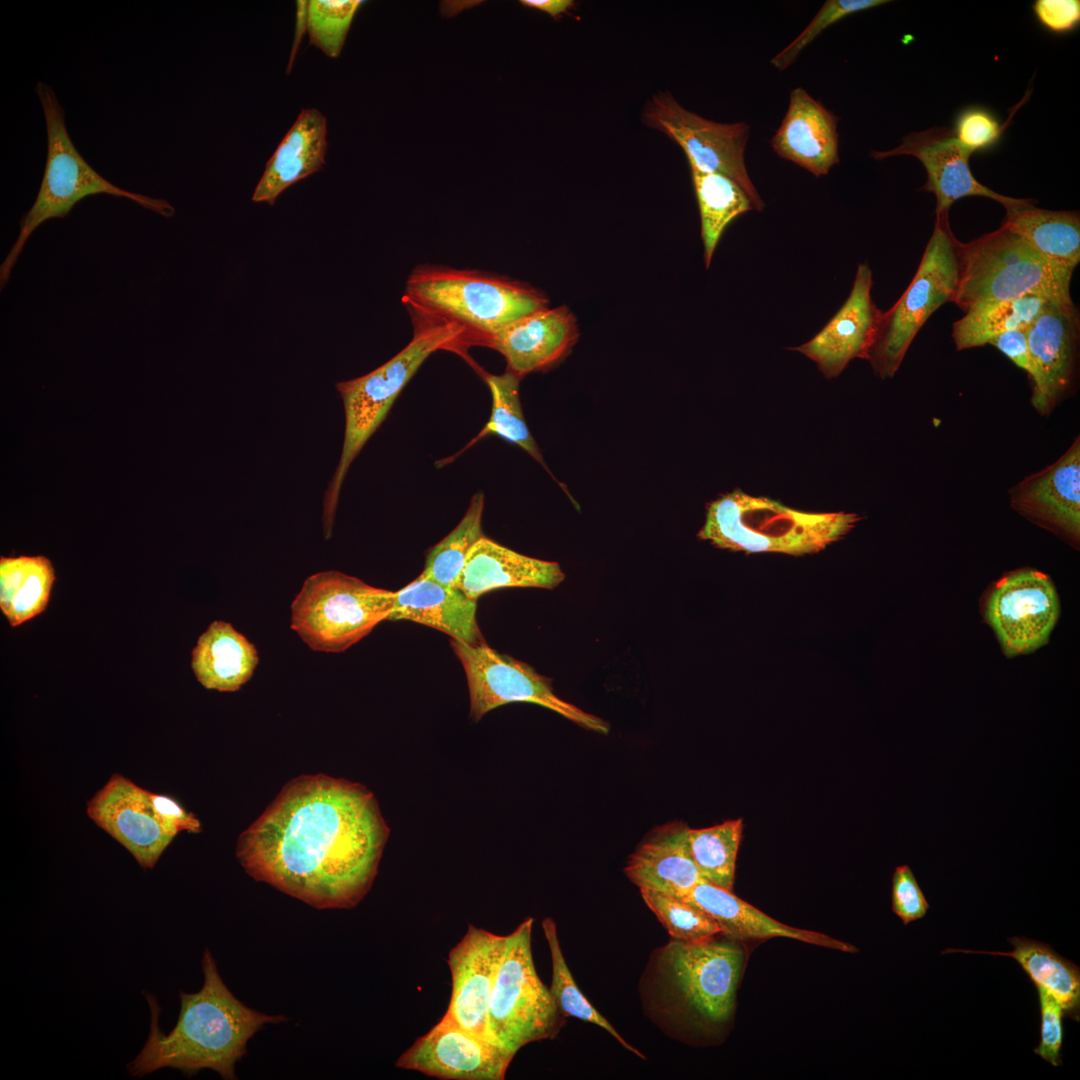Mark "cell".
I'll return each mask as SVG.
<instances>
[{"instance_id":"cell-1","label":"cell","mask_w":1080,"mask_h":1080,"mask_svg":"<svg viewBox=\"0 0 1080 1080\" xmlns=\"http://www.w3.org/2000/svg\"><path fill=\"white\" fill-rule=\"evenodd\" d=\"M390 830L364 785L324 774L290 780L238 838L253 879L317 909H350L370 890Z\"/></svg>"},{"instance_id":"cell-2","label":"cell","mask_w":1080,"mask_h":1080,"mask_svg":"<svg viewBox=\"0 0 1080 1080\" xmlns=\"http://www.w3.org/2000/svg\"><path fill=\"white\" fill-rule=\"evenodd\" d=\"M202 970L204 981L198 992H179V1016L168 1034L158 1025L161 1009L157 999L146 995L150 1031L141 1051L127 1064L129 1075L143 1077L174 1068L191 1076L211 1069L224 1079H236L235 1064L246 1054L248 1041L266 1024L285 1021L282 1015H268L239 1001L222 980L207 948Z\"/></svg>"},{"instance_id":"cell-3","label":"cell","mask_w":1080,"mask_h":1080,"mask_svg":"<svg viewBox=\"0 0 1080 1080\" xmlns=\"http://www.w3.org/2000/svg\"><path fill=\"white\" fill-rule=\"evenodd\" d=\"M410 315L444 322L462 333V353L485 346L509 323L548 307L537 288L491 272L421 264L409 274L402 298Z\"/></svg>"},{"instance_id":"cell-4","label":"cell","mask_w":1080,"mask_h":1080,"mask_svg":"<svg viewBox=\"0 0 1080 1080\" xmlns=\"http://www.w3.org/2000/svg\"><path fill=\"white\" fill-rule=\"evenodd\" d=\"M860 517L849 512H805L736 489L709 503L698 537L747 553L814 554L844 538Z\"/></svg>"},{"instance_id":"cell-5","label":"cell","mask_w":1080,"mask_h":1080,"mask_svg":"<svg viewBox=\"0 0 1080 1080\" xmlns=\"http://www.w3.org/2000/svg\"><path fill=\"white\" fill-rule=\"evenodd\" d=\"M410 316L413 338L399 353L364 376L336 384L344 405L345 433L340 460L324 496L322 520L326 539L332 534L341 487L351 463L385 419L400 392L435 351L462 352V333L458 328L438 320Z\"/></svg>"},{"instance_id":"cell-6","label":"cell","mask_w":1080,"mask_h":1080,"mask_svg":"<svg viewBox=\"0 0 1080 1080\" xmlns=\"http://www.w3.org/2000/svg\"><path fill=\"white\" fill-rule=\"evenodd\" d=\"M744 962V950L730 939H673L659 950L654 962L662 1007L694 1030L723 1027L735 1010Z\"/></svg>"},{"instance_id":"cell-7","label":"cell","mask_w":1080,"mask_h":1080,"mask_svg":"<svg viewBox=\"0 0 1080 1080\" xmlns=\"http://www.w3.org/2000/svg\"><path fill=\"white\" fill-rule=\"evenodd\" d=\"M35 90L46 125V164L35 201L22 216L17 239L0 266L1 288L7 284L32 233L49 219L66 217L77 203L88 196L108 194L126 198L163 217H171L175 213L168 201L124 190L93 169L70 139L64 110L53 89L38 81Z\"/></svg>"},{"instance_id":"cell-8","label":"cell","mask_w":1080,"mask_h":1080,"mask_svg":"<svg viewBox=\"0 0 1080 1080\" xmlns=\"http://www.w3.org/2000/svg\"><path fill=\"white\" fill-rule=\"evenodd\" d=\"M958 282L952 302L964 312L977 304L1029 295L1071 299L1073 270L1046 258L1001 226L958 243Z\"/></svg>"},{"instance_id":"cell-9","label":"cell","mask_w":1080,"mask_h":1080,"mask_svg":"<svg viewBox=\"0 0 1080 1080\" xmlns=\"http://www.w3.org/2000/svg\"><path fill=\"white\" fill-rule=\"evenodd\" d=\"M395 592L339 571L309 576L291 605V628L312 649L338 653L388 620Z\"/></svg>"},{"instance_id":"cell-10","label":"cell","mask_w":1080,"mask_h":1080,"mask_svg":"<svg viewBox=\"0 0 1080 1080\" xmlns=\"http://www.w3.org/2000/svg\"><path fill=\"white\" fill-rule=\"evenodd\" d=\"M532 925L529 917L506 935L487 1012L488 1037L513 1055L531 1042L554 1038L565 1022L535 969Z\"/></svg>"},{"instance_id":"cell-11","label":"cell","mask_w":1080,"mask_h":1080,"mask_svg":"<svg viewBox=\"0 0 1080 1080\" xmlns=\"http://www.w3.org/2000/svg\"><path fill=\"white\" fill-rule=\"evenodd\" d=\"M958 243L948 215L936 216L918 269L898 301L882 313L868 361L879 377L891 378L929 317L952 302L958 282Z\"/></svg>"},{"instance_id":"cell-12","label":"cell","mask_w":1080,"mask_h":1080,"mask_svg":"<svg viewBox=\"0 0 1080 1080\" xmlns=\"http://www.w3.org/2000/svg\"><path fill=\"white\" fill-rule=\"evenodd\" d=\"M450 645L466 675L470 716L474 721L500 706L533 703L550 709L577 725L607 734L609 724L558 697L551 680L533 667L483 643L472 646L454 639Z\"/></svg>"},{"instance_id":"cell-13","label":"cell","mask_w":1080,"mask_h":1080,"mask_svg":"<svg viewBox=\"0 0 1080 1080\" xmlns=\"http://www.w3.org/2000/svg\"><path fill=\"white\" fill-rule=\"evenodd\" d=\"M642 121L676 142L685 152L690 168L718 173L737 183L753 208L765 203L749 177L745 151L750 127L745 122L719 123L683 107L668 91L652 95L642 111Z\"/></svg>"},{"instance_id":"cell-14","label":"cell","mask_w":1080,"mask_h":1080,"mask_svg":"<svg viewBox=\"0 0 1080 1080\" xmlns=\"http://www.w3.org/2000/svg\"><path fill=\"white\" fill-rule=\"evenodd\" d=\"M1059 614V598L1049 577L1028 569L1001 579L985 608V617L1007 656L1029 653L1044 645Z\"/></svg>"},{"instance_id":"cell-15","label":"cell","mask_w":1080,"mask_h":1080,"mask_svg":"<svg viewBox=\"0 0 1080 1080\" xmlns=\"http://www.w3.org/2000/svg\"><path fill=\"white\" fill-rule=\"evenodd\" d=\"M150 791L114 773L87 803V815L125 847L143 869H152L178 834L154 808Z\"/></svg>"},{"instance_id":"cell-16","label":"cell","mask_w":1080,"mask_h":1080,"mask_svg":"<svg viewBox=\"0 0 1080 1080\" xmlns=\"http://www.w3.org/2000/svg\"><path fill=\"white\" fill-rule=\"evenodd\" d=\"M514 1056L442 1017L399 1056L396 1066L445 1080H503Z\"/></svg>"},{"instance_id":"cell-17","label":"cell","mask_w":1080,"mask_h":1080,"mask_svg":"<svg viewBox=\"0 0 1080 1080\" xmlns=\"http://www.w3.org/2000/svg\"><path fill=\"white\" fill-rule=\"evenodd\" d=\"M870 155L877 160L899 155L917 158L927 173V181L922 189L936 197V216L948 215L952 204L965 197L989 198L1005 209L1029 200L1005 196L981 184L970 169L972 153L956 140L951 129L944 127L912 132L903 138L899 146L886 151H872Z\"/></svg>"},{"instance_id":"cell-18","label":"cell","mask_w":1080,"mask_h":1080,"mask_svg":"<svg viewBox=\"0 0 1080 1080\" xmlns=\"http://www.w3.org/2000/svg\"><path fill=\"white\" fill-rule=\"evenodd\" d=\"M1026 333L1033 368L1031 402L1047 415L1069 389L1076 368L1080 319L1072 299L1052 302Z\"/></svg>"},{"instance_id":"cell-19","label":"cell","mask_w":1080,"mask_h":1080,"mask_svg":"<svg viewBox=\"0 0 1080 1080\" xmlns=\"http://www.w3.org/2000/svg\"><path fill=\"white\" fill-rule=\"evenodd\" d=\"M505 946L506 935H497L468 925L462 939L448 954L447 964L451 973L452 989L443 1018L490 1039L487 1032V1012Z\"/></svg>"},{"instance_id":"cell-20","label":"cell","mask_w":1080,"mask_h":1080,"mask_svg":"<svg viewBox=\"0 0 1080 1080\" xmlns=\"http://www.w3.org/2000/svg\"><path fill=\"white\" fill-rule=\"evenodd\" d=\"M871 287V269L861 263L841 308L812 339L793 348L814 361L826 378L837 377L855 358L869 357L883 313L872 300Z\"/></svg>"},{"instance_id":"cell-21","label":"cell","mask_w":1080,"mask_h":1080,"mask_svg":"<svg viewBox=\"0 0 1080 1080\" xmlns=\"http://www.w3.org/2000/svg\"><path fill=\"white\" fill-rule=\"evenodd\" d=\"M577 337V321L568 307H545L506 325L486 347L502 354L507 370L522 378L557 364L571 350Z\"/></svg>"},{"instance_id":"cell-22","label":"cell","mask_w":1080,"mask_h":1080,"mask_svg":"<svg viewBox=\"0 0 1080 1080\" xmlns=\"http://www.w3.org/2000/svg\"><path fill=\"white\" fill-rule=\"evenodd\" d=\"M1012 506L1074 541L1080 535V440L1011 490Z\"/></svg>"},{"instance_id":"cell-23","label":"cell","mask_w":1080,"mask_h":1080,"mask_svg":"<svg viewBox=\"0 0 1080 1080\" xmlns=\"http://www.w3.org/2000/svg\"><path fill=\"white\" fill-rule=\"evenodd\" d=\"M838 118L805 89L790 93L780 127L771 139L776 154L816 177L827 175L839 163Z\"/></svg>"},{"instance_id":"cell-24","label":"cell","mask_w":1080,"mask_h":1080,"mask_svg":"<svg viewBox=\"0 0 1080 1080\" xmlns=\"http://www.w3.org/2000/svg\"><path fill=\"white\" fill-rule=\"evenodd\" d=\"M477 601L458 586L445 585L421 574L395 591L388 620H408L443 632L456 641L476 646L485 643L476 619Z\"/></svg>"},{"instance_id":"cell-25","label":"cell","mask_w":1080,"mask_h":1080,"mask_svg":"<svg viewBox=\"0 0 1080 1080\" xmlns=\"http://www.w3.org/2000/svg\"><path fill=\"white\" fill-rule=\"evenodd\" d=\"M564 578L558 563L522 555L484 536L469 551L455 585L477 601L504 587L552 589Z\"/></svg>"},{"instance_id":"cell-26","label":"cell","mask_w":1080,"mask_h":1080,"mask_svg":"<svg viewBox=\"0 0 1080 1080\" xmlns=\"http://www.w3.org/2000/svg\"><path fill=\"white\" fill-rule=\"evenodd\" d=\"M706 912L730 939L785 937L843 952L858 949L828 935L783 924L727 890L705 879L683 899Z\"/></svg>"},{"instance_id":"cell-27","label":"cell","mask_w":1080,"mask_h":1080,"mask_svg":"<svg viewBox=\"0 0 1080 1080\" xmlns=\"http://www.w3.org/2000/svg\"><path fill=\"white\" fill-rule=\"evenodd\" d=\"M326 151V116L303 109L267 161L252 200L273 205L285 189L324 167Z\"/></svg>"},{"instance_id":"cell-28","label":"cell","mask_w":1080,"mask_h":1080,"mask_svg":"<svg viewBox=\"0 0 1080 1080\" xmlns=\"http://www.w3.org/2000/svg\"><path fill=\"white\" fill-rule=\"evenodd\" d=\"M688 827L671 823L657 828L630 856L624 869L639 889L684 899L704 878L686 841Z\"/></svg>"},{"instance_id":"cell-29","label":"cell","mask_w":1080,"mask_h":1080,"mask_svg":"<svg viewBox=\"0 0 1080 1080\" xmlns=\"http://www.w3.org/2000/svg\"><path fill=\"white\" fill-rule=\"evenodd\" d=\"M257 664L255 646L224 621L212 622L192 650V670L206 689L237 691L251 678Z\"/></svg>"},{"instance_id":"cell-30","label":"cell","mask_w":1080,"mask_h":1080,"mask_svg":"<svg viewBox=\"0 0 1080 1080\" xmlns=\"http://www.w3.org/2000/svg\"><path fill=\"white\" fill-rule=\"evenodd\" d=\"M1033 200L1006 210L1003 227L1027 241L1046 258L1070 270L1080 262L1078 212L1038 208Z\"/></svg>"},{"instance_id":"cell-31","label":"cell","mask_w":1080,"mask_h":1080,"mask_svg":"<svg viewBox=\"0 0 1080 1080\" xmlns=\"http://www.w3.org/2000/svg\"><path fill=\"white\" fill-rule=\"evenodd\" d=\"M1014 947L1008 952L946 949L942 953L963 952L1006 956L1015 959L1035 986L1050 992L1061 1005L1064 1015L1078 1021L1080 1011V970L1056 953L1049 945L1024 937H1012Z\"/></svg>"},{"instance_id":"cell-32","label":"cell","mask_w":1080,"mask_h":1080,"mask_svg":"<svg viewBox=\"0 0 1080 1080\" xmlns=\"http://www.w3.org/2000/svg\"><path fill=\"white\" fill-rule=\"evenodd\" d=\"M54 581L52 562L43 555L0 558V609L12 627L45 610Z\"/></svg>"},{"instance_id":"cell-33","label":"cell","mask_w":1080,"mask_h":1080,"mask_svg":"<svg viewBox=\"0 0 1080 1080\" xmlns=\"http://www.w3.org/2000/svg\"><path fill=\"white\" fill-rule=\"evenodd\" d=\"M1068 300V299H1063ZM1046 296L1029 295L1007 301H993L972 306L952 326L957 350L984 346L995 336L1026 328L1052 302Z\"/></svg>"},{"instance_id":"cell-34","label":"cell","mask_w":1080,"mask_h":1080,"mask_svg":"<svg viewBox=\"0 0 1080 1080\" xmlns=\"http://www.w3.org/2000/svg\"><path fill=\"white\" fill-rule=\"evenodd\" d=\"M690 169L700 211L704 261L708 268L725 228L736 217L754 208L744 190L730 178Z\"/></svg>"},{"instance_id":"cell-35","label":"cell","mask_w":1080,"mask_h":1080,"mask_svg":"<svg viewBox=\"0 0 1080 1080\" xmlns=\"http://www.w3.org/2000/svg\"><path fill=\"white\" fill-rule=\"evenodd\" d=\"M742 832L741 818L702 829L688 828L687 847L705 880L732 890Z\"/></svg>"},{"instance_id":"cell-36","label":"cell","mask_w":1080,"mask_h":1080,"mask_svg":"<svg viewBox=\"0 0 1080 1080\" xmlns=\"http://www.w3.org/2000/svg\"><path fill=\"white\" fill-rule=\"evenodd\" d=\"M484 379L492 396L491 416L470 444L489 434H496L518 445L543 464L541 453L523 417L519 396L521 378L506 370L500 375L484 373Z\"/></svg>"},{"instance_id":"cell-37","label":"cell","mask_w":1080,"mask_h":1080,"mask_svg":"<svg viewBox=\"0 0 1080 1080\" xmlns=\"http://www.w3.org/2000/svg\"><path fill=\"white\" fill-rule=\"evenodd\" d=\"M483 495L472 497L459 524L427 553L421 575L438 583L455 585L473 545L484 537Z\"/></svg>"},{"instance_id":"cell-38","label":"cell","mask_w":1080,"mask_h":1080,"mask_svg":"<svg viewBox=\"0 0 1080 1080\" xmlns=\"http://www.w3.org/2000/svg\"><path fill=\"white\" fill-rule=\"evenodd\" d=\"M542 928L549 946L552 962V981L549 990L561 1014L564 1017H574L603 1028L626 1049L643 1057L637 1049L629 1045L621 1037L617 1030L594 1008L578 988L564 959L554 920L549 917L545 918L542 922Z\"/></svg>"},{"instance_id":"cell-39","label":"cell","mask_w":1080,"mask_h":1080,"mask_svg":"<svg viewBox=\"0 0 1080 1080\" xmlns=\"http://www.w3.org/2000/svg\"><path fill=\"white\" fill-rule=\"evenodd\" d=\"M640 893L674 940L700 942L721 934L715 920L699 907L648 889H641Z\"/></svg>"},{"instance_id":"cell-40","label":"cell","mask_w":1080,"mask_h":1080,"mask_svg":"<svg viewBox=\"0 0 1080 1080\" xmlns=\"http://www.w3.org/2000/svg\"><path fill=\"white\" fill-rule=\"evenodd\" d=\"M360 0H311L307 9L309 42L330 58L340 55Z\"/></svg>"},{"instance_id":"cell-41","label":"cell","mask_w":1080,"mask_h":1080,"mask_svg":"<svg viewBox=\"0 0 1080 1080\" xmlns=\"http://www.w3.org/2000/svg\"><path fill=\"white\" fill-rule=\"evenodd\" d=\"M888 2V0L825 1L805 29L770 60L771 65L778 70L788 68L796 60L802 50L813 42L829 26L851 14L871 9Z\"/></svg>"},{"instance_id":"cell-42","label":"cell","mask_w":1080,"mask_h":1080,"mask_svg":"<svg viewBox=\"0 0 1080 1080\" xmlns=\"http://www.w3.org/2000/svg\"><path fill=\"white\" fill-rule=\"evenodd\" d=\"M1004 129L989 110L969 107L958 114L952 132L964 148L974 153L994 147Z\"/></svg>"},{"instance_id":"cell-43","label":"cell","mask_w":1080,"mask_h":1080,"mask_svg":"<svg viewBox=\"0 0 1080 1080\" xmlns=\"http://www.w3.org/2000/svg\"><path fill=\"white\" fill-rule=\"evenodd\" d=\"M892 911L904 925L923 918L930 905L910 866H897L892 876Z\"/></svg>"},{"instance_id":"cell-44","label":"cell","mask_w":1080,"mask_h":1080,"mask_svg":"<svg viewBox=\"0 0 1080 1080\" xmlns=\"http://www.w3.org/2000/svg\"><path fill=\"white\" fill-rule=\"evenodd\" d=\"M1041 1012V1040L1034 1053L1054 1066L1061 1065V1047L1063 1042V1009L1053 995L1041 986H1036Z\"/></svg>"},{"instance_id":"cell-45","label":"cell","mask_w":1080,"mask_h":1080,"mask_svg":"<svg viewBox=\"0 0 1080 1080\" xmlns=\"http://www.w3.org/2000/svg\"><path fill=\"white\" fill-rule=\"evenodd\" d=\"M1032 9L1038 22L1055 34L1070 32L1080 22L1079 0H1037Z\"/></svg>"},{"instance_id":"cell-46","label":"cell","mask_w":1080,"mask_h":1080,"mask_svg":"<svg viewBox=\"0 0 1080 1080\" xmlns=\"http://www.w3.org/2000/svg\"><path fill=\"white\" fill-rule=\"evenodd\" d=\"M988 344L996 347L1017 367L1026 371L1030 377L1032 376L1033 368L1029 353L1026 328L1013 329L999 334L993 337Z\"/></svg>"},{"instance_id":"cell-47","label":"cell","mask_w":1080,"mask_h":1080,"mask_svg":"<svg viewBox=\"0 0 1080 1080\" xmlns=\"http://www.w3.org/2000/svg\"><path fill=\"white\" fill-rule=\"evenodd\" d=\"M149 795L155 810L179 832L186 830L198 833L201 831L198 818L185 810L177 801L166 795L153 792H150Z\"/></svg>"},{"instance_id":"cell-48","label":"cell","mask_w":1080,"mask_h":1080,"mask_svg":"<svg viewBox=\"0 0 1080 1080\" xmlns=\"http://www.w3.org/2000/svg\"><path fill=\"white\" fill-rule=\"evenodd\" d=\"M520 3L541 10L554 18L566 13L574 6L572 0H521Z\"/></svg>"}]
</instances>
